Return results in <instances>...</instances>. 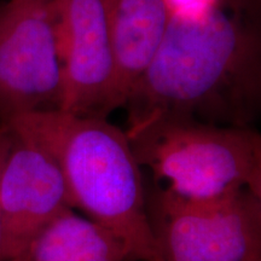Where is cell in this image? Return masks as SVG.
Here are the masks:
<instances>
[{"label":"cell","mask_w":261,"mask_h":261,"mask_svg":"<svg viewBox=\"0 0 261 261\" xmlns=\"http://www.w3.org/2000/svg\"><path fill=\"white\" fill-rule=\"evenodd\" d=\"M256 29L218 6L203 17L171 16L151 64L125 104L132 132L160 120L248 127L260 100Z\"/></svg>","instance_id":"1"},{"label":"cell","mask_w":261,"mask_h":261,"mask_svg":"<svg viewBox=\"0 0 261 261\" xmlns=\"http://www.w3.org/2000/svg\"><path fill=\"white\" fill-rule=\"evenodd\" d=\"M4 125L55 160L73 210L121 237L135 261H161L126 132L107 119L61 109L21 114Z\"/></svg>","instance_id":"2"},{"label":"cell","mask_w":261,"mask_h":261,"mask_svg":"<svg viewBox=\"0 0 261 261\" xmlns=\"http://www.w3.org/2000/svg\"><path fill=\"white\" fill-rule=\"evenodd\" d=\"M126 136L138 165L180 197L204 200L241 189L261 195V136L250 126L160 120Z\"/></svg>","instance_id":"3"},{"label":"cell","mask_w":261,"mask_h":261,"mask_svg":"<svg viewBox=\"0 0 261 261\" xmlns=\"http://www.w3.org/2000/svg\"><path fill=\"white\" fill-rule=\"evenodd\" d=\"M148 214L161 261H261V195L250 189L191 200L160 188Z\"/></svg>","instance_id":"4"},{"label":"cell","mask_w":261,"mask_h":261,"mask_svg":"<svg viewBox=\"0 0 261 261\" xmlns=\"http://www.w3.org/2000/svg\"><path fill=\"white\" fill-rule=\"evenodd\" d=\"M62 96L54 0L0 4V123L21 114L60 109Z\"/></svg>","instance_id":"5"},{"label":"cell","mask_w":261,"mask_h":261,"mask_svg":"<svg viewBox=\"0 0 261 261\" xmlns=\"http://www.w3.org/2000/svg\"><path fill=\"white\" fill-rule=\"evenodd\" d=\"M54 17L63 80L60 109L107 119L119 108L108 0H54Z\"/></svg>","instance_id":"6"},{"label":"cell","mask_w":261,"mask_h":261,"mask_svg":"<svg viewBox=\"0 0 261 261\" xmlns=\"http://www.w3.org/2000/svg\"><path fill=\"white\" fill-rule=\"evenodd\" d=\"M11 133V145L0 169V261L18 259L42 228L71 208L55 160Z\"/></svg>","instance_id":"7"},{"label":"cell","mask_w":261,"mask_h":261,"mask_svg":"<svg viewBox=\"0 0 261 261\" xmlns=\"http://www.w3.org/2000/svg\"><path fill=\"white\" fill-rule=\"evenodd\" d=\"M108 18L121 108L158 54L171 14L165 0H108Z\"/></svg>","instance_id":"8"},{"label":"cell","mask_w":261,"mask_h":261,"mask_svg":"<svg viewBox=\"0 0 261 261\" xmlns=\"http://www.w3.org/2000/svg\"><path fill=\"white\" fill-rule=\"evenodd\" d=\"M15 261H135L121 237L67 208Z\"/></svg>","instance_id":"9"},{"label":"cell","mask_w":261,"mask_h":261,"mask_svg":"<svg viewBox=\"0 0 261 261\" xmlns=\"http://www.w3.org/2000/svg\"><path fill=\"white\" fill-rule=\"evenodd\" d=\"M171 16L195 19L203 17L218 6L220 0H165Z\"/></svg>","instance_id":"10"},{"label":"cell","mask_w":261,"mask_h":261,"mask_svg":"<svg viewBox=\"0 0 261 261\" xmlns=\"http://www.w3.org/2000/svg\"><path fill=\"white\" fill-rule=\"evenodd\" d=\"M12 142V133L10 128L4 123H0V169H2L3 162L8 150ZM0 250H2V225H0Z\"/></svg>","instance_id":"11"}]
</instances>
